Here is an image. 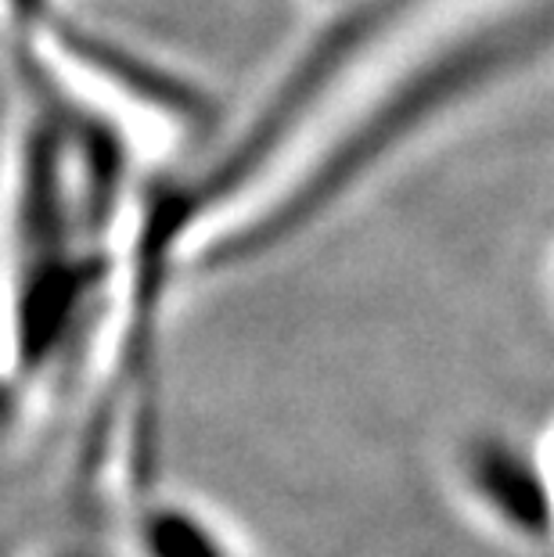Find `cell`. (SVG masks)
<instances>
[{
    "label": "cell",
    "instance_id": "cell-1",
    "mask_svg": "<svg viewBox=\"0 0 554 557\" xmlns=\"http://www.w3.org/2000/svg\"><path fill=\"white\" fill-rule=\"evenodd\" d=\"M471 485L482 493L493 511H497L508 525L529 536H547L551 532V496L544 490V479L537 468L518 454V449L504 443H482L471 454L468 465Z\"/></svg>",
    "mask_w": 554,
    "mask_h": 557
},
{
    "label": "cell",
    "instance_id": "cell-2",
    "mask_svg": "<svg viewBox=\"0 0 554 557\" xmlns=\"http://www.w3.org/2000/svg\"><path fill=\"white\" fill-rule=\"evenodd\" d=\"M148 557H231L220 547L217 536L192 521L187 515H159L151 518L145 532Z\"/></svg>",
    "mask_w": 554,
    "mask_h": 557
},
{
    "label": "cell",
    "instance_id": "cell-3",
    "mask_svg": "<svg viewBox=\"0 0 554 557\" xmlns=\"http://www.w3.org/2000/svg\"><path fill=\"white\" fill-rule=\"evenodd\" d=\"M62 557H90V554H79V550H73V554H62Z\"/></svg>",
    "mask_w": 554,
    "mask_h": 557
}]
</instances>
